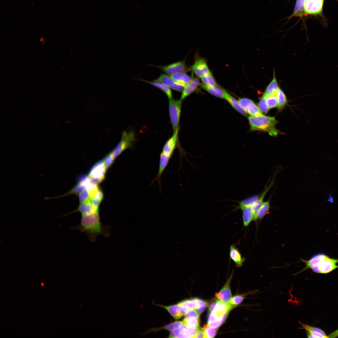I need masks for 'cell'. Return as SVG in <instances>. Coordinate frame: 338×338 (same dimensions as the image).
I'll return each instance as SVG.
<instances>
[{
    "instance_id": "1",
    "label": "cell",
    "mask_w": 338,
    "mask_h": 338,
    "mask_svg": "<svg viewBox=\"0 0 338 338\" xmlns=\"http://www.w3.org/2000/svg\"><path fill=\"white\" fill-rule=\"evenodd\" d=\"M74 229L86 233L92 242L95 241L99 235L107 237L110 235L109 229L103 225L100 221L99 212L82 215L80 224Z\"/></svg>"
},
{
    "instance_id": "2",
    "label": "cell",
    "mask_w": 338,
    "mask_h": 338,
    "mask_svg": "<svg viewBox=\"0 0 338 338\" xmlns=\"http://www.w3.org/2000/svg\"><path fill=\"white\" fill-rule=\"evenodd\" d=\"M251 131H259L267 132L271 136H276L279 133L275 125L278 121L274 117L262 115L248 117Z\"/></svg>"
},
{
    "instance_id": "3",
    "label": "cell",
    "mask_w": 338,
    "mask_h": 338,
    "mask_svg": "<svg viewBox=\"0 0 338 338\" xmlns=\"http://www.w3.org/2000/svg\"><path fill=\"white\" fill-rule=\"evenodd\" d=\"M135 140V134L133 131H123L120 141L111 152L114 158L118 156L125 149L132 147Z\"/></svg>"
},
{
    "instance_id": "4",
    "label": "cell",
    "mask_w": 338,
    "mask_h": 338,
    "mask_svg": "<svg viewBox=\"0 0 338 338\" xmlns=\"http://www.w3.org/2000/svg\"><path fill=\"white\" fill-rule=\"evenodd\" d=\"M182 104L181 99L177 100L172 98L169 101V114L173 132L178 128Z\"/></svg>"
},
{
    "instance_id": "5",
    "label": "cell",
    "mask_w": 338,
    "mask_h": 338,
    "mask_svg": "<svg viewBox=\"0 0 338 338\" xmlns=\"http://www.w3.org/2000/svg\"><path fill=\"white\" fill-rule=\"evenodd\" d=\"M107 170L103 160H100L91 167L88 175L94 182L98 184L104 180Z\"/></svg>"
},
{
    "instance_id": "6",
    "label": "cell",
    "mask_w": 338,
    "mask_h": 338,
    "mask_svg": "<svg viewBox=\"0 0 338 338\" xmlns=\"http://www.w3.org/2000/svg\"><path fill=\"white\" fill-rule=\"evenodd\" d=\"M338 259L330 257L328 256L320 261L318 265L312 268V270L317 273L327 274L338 268L336 264Z\"/></svg>"
},
{
    "instance_id": "7",
    "label": "cell",
    "mask_w": 338,
    "mask_h": 338,
    "mask_svg": "<svg viewBox=\"0 0 338 338\" xmlns=\"http://www.w3.org/2000/svg\"><path fill=\"white\" fill-rule=\"evenodd\" d=\"M239 105L244 111L251 116H258L263 115L258 106L252 100L246 98L238 100Z\"/></svg>"
},
{
    "instance_id": "8",
    "label": "cell",
    "mask_w": 338,
    "mask_h": 338,
    "mask_svg": "<svg viewBox=\"0 0 338 338\" xmlns=\"http://www.w3.org/2000/svg\"><path fill=\"white\" fill-rule=\"evenodd\" d=\"M169 75L173 74L185 73L187 71L185 60L176 62L165 66H156Z\"/></svg>"
},
{
    "instance_id": "9",
    "label": "cell",
    "mask_w": 338,
    "mask_h": 338,
    "mask_svg": "<svg viewBox=\"0 0 338 338\" xmlns=\"http://www.w3.org/2000/svg\"><path fill=\"white\" fill-rule=\"evenodd\" d=\"M187 71H192L200 78L210 71L205 60L202 58L196 59L193 65L187 69Z\"/></svg>"
},
{
    "instance_id": "10",
    "label": "cell",
    "mask_w": 338,
    "mask_h": 338,
    "mask_svg": "<svg viewBox=\"0 0 338 338\" xmlns=\"http://www.w3.org/2000/svg\"><path fill=\"white\" fill-rule=\"evenodd\" d=\"M77 181L84 186L88 191L90 198L92 197L100 189L98 184L94 182L90 179L89 175L82 174L78 176Z\"/></svg>"
},
{
    "instance_id": "11",
    "label": "cell",
    "mask_w": 338,
    "mask_h": 338,
    "mask_svg": "<svg viewBox=\"0 0 338 338\" xmlns=\"http://www.w3.org/2000/svg\"><path fill=\"white\" fill-rule=\"evenodd\" d=\"M154 80L161 83L170 88L179 92H182L186 86L176 82L170 78L169 75L164 74H161Z\"/></svg>"
},
{
    "instance_id": "12",
    "label": "cell",
    "mask_w": 338,
    "mask_h": 338,
    "mask_svg": "<svg viewBox=\"0 0 338 338\" xmlns=\"http://www.w3.org/2000/svg\"><path fill=\"white\" fill-rule=\"evenodd\" d=\"M179 128L173 132L172 136L165 143L161 152L172 157L174 151L176 147L178 141Z\"/></svg>"
},
{
    "instance_id": "13",
    "label": "cell",
    "mask_w": 338,
    "mask_h": 338,
    "mask_svg": "<svg viewBox=\"0 0 338 338\" xmlns=\"http://www.w3.org/2000/svg\"><path fill=\"white\" fill-rule=\"evenodd\" d=\"M232 275L227 280L225 285L215 296L218 300L225 303L229 304L232 297L231 293L230 288V284Z\"/></svg>"
},
{
    "instance_id": "14",
    "label": "cell",
    "mask_w": 338,
    "mask_h": 338,
    "mask_svg": "<svg viewBox=\"0 0 338 338\" xmlns=\"http://www.w3.org/2000/svg\"><path fill=\"white\" fill-rule=\"evenodd\" d=\"M299 323L302 326L300 329H304L306 330L308 338H329L328 336H327L322 330L318 328L303 324L301 322H299Z\"/></svg>"
},
{
    "instance_id": "15",
    "label": "cell",
    "mask_w": 338,
    "mask_h": 338,
    "mask_svg": "<svg viewBox=\"0 0 338 338\" xmlns=\"http://www.w3.org/2000/svg\"><path fill=\"white\" fill-rule=\"evenodd\" d=\"M229 256L236 266L238 267L242 266L245 260V258L242 257L238 249L234 244L230 246Z\"/></svg>"
},
{
    "instance_id": "16",
    "label": "cell",
    "mask_w": 338,
    "mask_h": 338,
    "mask_svg": "<svg viewBox=\"0 0 338 338\" xmlns=\"http://www.w3.org/2000/svg\"><path fill=\"white\" fill-rule=\"evenodd\" d=\"M200 84L198 78H192L191 82L185 86L182 91L181 99L182 100L189 96L196 90Z\"/></svg>"
},
{
    "instance_id": "17",
    "label": "cell",
    "mask_w": 338,
    "mask_h": 338,
    "mask_svg": "<svg viewBox=\"0 0 338 338\" xmlns=\"http://www.w3.org/2000/svg\"><path fill=\"white\" fill-rule=\"evenodd\" d=\"M75 212H79L81 213L82 215H83L89 214L99 212L96 211L95 209L91 203L90 200L88 202L80 203L77 209L75 211L65 214L60 217Z\"/></svg>"
},
{
    "instance_id": "18",
    "label": "cell",
    "mask_w": 338,
    "mask_h": 338,
    "mask_svg": "<svg viewBox=\"0 0 338 338\" xmlns=\"http://www.w3.org/2000/svg\"><path fill=\"white\" fill-rule=\"evenodd\" d=\"M224 99L237 112L245 116H247V114L242 108L239 103L235 98L231 95L224 90Z\"/></svg>"
},
{
    "instance_id": "19",
    "label": "cell",
    "mask_w": 338,
    "mask_h": 338,
    "mask_svg": "<svg viewBox=\"0 0 338 338\" xmlns=\"http://www.w3.org/2000/svg\"><path fill=\"white\" fill-rule=\"evenodd\" d=\"M200 85L202 88L211 95L220 98L224 99V89L218 86H209L202 83Z\"/></svg>"
},
{
    "instance_id": "20",
    "label": "cell",
    "mask_w": 338,
    "mask_h": 338,
    "mask_svg": "<svg viewBox=\"0 0 338 338\" xmlns=\"http://www.w3.org/2000/svg\"><path fill=\"white\" fill-rule=\"evenodd\" d=\"M172 157L161 152L160 158L159 167L157 174L156 177V180L159 181L160 183L161 176L167 166L169 161Z\"/></svg>"
},
{
    "instance_id": "21",
    "label": "cell",
    "mask_w": 338,
    "mask_h": 338,
    "mask_svg": "<svg viewBox=\"0 0 338 338\" xmlns=\"http://www.w3.org/2000/svg\"><path fill=\"white\" fill-rule=\"evenodd\" d=\"M274 180H272L268 187H266L263 192L260 194L258 200L253 203L251 206V208L253 213L254 215H257L258 211L263 203L264 197L273 185Z\"/></svg>"
},
{
    "instance_id": "22",
    "label": "cell",
    "mask_w": 338,
    "mask_h": 338,
    "mask_svg": "<svg viewBox=\"0 0 338 338\" xmlns=\"http://www.w3.org/2000/svg\"><path fill=\"white\" fill-rule=\"evenodd\" d=\"M279 89L274 71L273 79L266 87L263 95L265 96L276 95Z\"/></svg>"
},
{
    "instance_id": "23",
    "label": "cell",
    "mask_w": 338,
    "mask_h": 338,
    "mask_svg": "<svg viewBox=\"0 0 338 338\" xmlns=\"http://www.w3.org/2000/svg\"><path fill=\"white\" fill-rule=\"evenodd\" d=\"M169 76L176 82L185 86L189 83L192 79L185 73H176L170 75Z\"/></svg>"
},
{
    "instance_id": "24",
    "label": "cell",
    "mask_w": 338,
    "mask_h": 338,
    "mask_svg": "<svg viewBox=\"0 0 338 338\" xmlns=\"http://www.w3.org/2000/svg\"><path fill=\"white\" fill-rule=\"evenodd\" d=\"M86 190L85 188L81 184L77 183L68 192L63 194L53 197H47L44 198L45 200L56 199L66 196L71 194H80L81 192Z\"/></svg>"
},
{
    "instance_id": "25",
    "label": "cell",
    "mask_w": 338,
    "mask_h": 338,
    "mask_svg": "<svg viewBox=\"0 0 338 338\" xmlns=\"http://www.w3.org/2000/svg\"><path fill=\"white\" fill-rule=\"evenodd\" d=\"M158 305L166 310L175 320H177L182 316L180 313V306L178 303L169 306Z\"/></svg>"
},
{
    "instance_id": "26",
    "label": "cell",
    "mask_w": 338,
    "mask_h": 338,
    "mask_svg": "<svg viewBox=\"0 0 338 338\" xmlns=\"http://www.w3.org/2000/svg\"><path fill=\"white\" fill-rule=\"evenodd\" d=\"M141 80L160 89L166 94L169 100L172 98V92L170 89L164 84L154 80L149 81L143 79Z\"/></svg>"
},
{
    "instance_id": "27",
    "label": "cell",
    "mask_w": 338,
    "mask_h": 338,
    "mask_svg": "<svg viewBox=\"0 0 338 338\" xmlns=\"http://www.w3.org/2000/svg\"><path fill=\"white\" fill-rule=\"evenodd\" d=\"M233 306L229 303H226L218 300L216 301V303L213 312L219 314L229 312L233 308Z\"/></svg>"
},
{
    "instance_id": "28",
    "label": "cell",
    "mask_w": 338,
    "mask_h": 338,
    "mask_svg": "<svg viewBox=\"0 0 338 338\" xmlns=\"http://www.w3.org/2000/svg\"><path fill=\"white\" fill-rule=\"evenodd\" d=\"M182 324L183 322L182 321H175L160 328L150 329L147 331L146 333H148L151 332H156L160 330H165L171 331L175 329L179 328Z\"/></svg>"
},
{
    "instance_id": "29",
    "label": "cell",
    "mask_w": 338,
    "mask_h": 338,
    "mask_svg": "<svg viewBox=\"0 0 338 338\" xmlns=\"http://www.w3.org/2000/svg\"><path fill=\"white\" fill-rule=\"evenodd\" d=\"M242 210L243 225L244 226L247 227L254 219L253 213L250 207H245Z\"/></svg>"
},
{
    "instance_id": "30",
    "label": "cell",
    "mask_w": 338,
    "mask_h": 338,
    "mask_svg": "<svg viewBox=\"0 0 338 338\" xmlns=\"http://www.w3.org/2000/svg\"><path fill=\"white\" fill-rule=\"evenodd\" d=\"M306 0H297L294 11L291 17L301 16L305 15V4Z\"/></svg>"
},
{
    "instance_id": "31",
    "label": "cell",
    "mask_w": 338,
    "mask_h": 338,
    "mask_svg": "<svg viewBox=\"0 0 338 338\" xmlns=\"http://www.w3.org/2000/svg\"><path fill=\"white\" fill-rule=\"evenodd\" d=\"M103 196L102 191L100 189L90 199V201L92 206L97 212H99V206L103 199Z\"/></svg>"
},
{
    "instance_id": "32",
    "label": "cell",
    "mask_w": 338,
    "mask_h": 338,
    "mask_svg": "<svg viewBox=\"0 0 338 338\" xmlns=\"http://www.w3.org/2000/svg\"><path fill=\"white\" fill-rule=\"evenodd\" d=\"M260 195H254L245 198L239 202V208L241 210L245 207H250L259 199Z\"/></svg>"
},
{
    "instance_id": "33",
    "label": "cell",
    "mask_w": 338,
    "mask_h": 338,
    "mask_svg": "<svg viewBox=\"0 0 338 338\" xmlns=\"http://www.w3.org/2000/svg\"><path fill=\"white\" fill-rule=\"evenodd\" d=\"M276 96L278 100V109L279 110H281L287 103L286 97L284 92L280 88Z\"/></svg>"
},
{
    "instance_id": "34",
    "label": "cell",
    "mask_w": 338,
    "mask_h": 338,
    "mask_svg": "<svg viewBox=\"0 0 338 338\" xmlns=\"http://www.w3.org/2000/svg\"><path fill=\"white\" fill-rule=\"evenodd\" d=\"M270 201L269 199L264 202L258 213L257 219L261 220L268 213L270 207Z\"/></svg>"
},
{
    "instance_id": "35",
    "label": "cell",
    "mask_w": 338,
    "mask_h": 338,
    "mask_svg": "<svg viewBox=\"0 0 338 338\" xmlns=\"http://www.w3.org/2000/svg\"><path fill=\"white\" fill-rule=\"evenodd\" d=\"M200 78L202 83L205 84L209 86H218L211 71Z\"/></svg>"
},
{
    "instance_id": "36",
    "label": "cell",
    "mask_w": 338,
    "mask_h": 338,
    "mask_svg": "<svg viewBox=\"0 0 338 338\" xmlns=\"http://www.w3.org/2000/svg\"><path fill=\"white\" fill-rule=\"evenodd\" d=\"M228 312H224L220 314L219 319L214 322H208L207 325L211 327L218 328L225 321L228 316Z\"/></svg>"
},
{
    "instance_id": "37",
    "label": "cell",
    "mask_w": 338,
    "mask_h": 338,
    "mask_svg": "<svg viewBox=\"0 0 338 338\" xmlns=\"http://www.w3.org/2000/svg\"><path fill=\"white\" fill-rule=\"evenodd\" d=\"M324 0H314L310 14H317L320 13L322 8Z\"/></svg>"
},
{
    "instance_id": "38",
    "label": "cell",
    "mask_w": 338,
    "mask_h": 338,
    "mask_svg": "<svg viewBox=\"0 0 338 338\" xmlns=\"http://www.w3.org/2000/svg\"><path fill=\"white\" fill-rule=\"evenodd\" d=\"M183 323L187 326L198 328L200 325L199 318L192 317L188 318H184L182 320Z\"/></svg>"
},
{
    "instance_id": "39",
    "label": "cell",
    "mask_w": 338,
    "mask_h": 338,
    "mask_svg": "<svg viewBox=\"0 0 338 338\" xmlns=\"http://www.w3.org/2000/svg\"><path fill=\"white\" fill-rule=\"evenodd\" d=\"M204 333V338H213L214 337L217 332L216 328L209 327L207 325H205L202 328Z\"/></svg>"
},
{
    "instance_id": "40",
    "label": "cell",
    "mask_w": 338,
    "mask_h": 338,
    "mask_svg": "<svg viewBox=\"0 0 338 338\" xmlns=\"http://www.w3.org/2000/svg\"><path fill=\"white\" fill-rule=\"evenodd\" d=\"M258 107L262 113H267L269 109L266 102V97L264 95L258 104Z\"/></svg>"
},
{
    "instance_id": "41",
    "label": "cell",
    "mask_w": 338,
    "mask_h": 338,
    "mask_svg": "<svg viewBox=\"0 0 338 338\" xmlns=\"http://www.w3.org/2000/svg\"><path fill=\"white\" fill-rule=\"evenodd\" d=\"M197 304L196 310L197 312L200 314H201L207 307V303L201 299L195 298L193 299Z\"/></svg>"
},
{
    "instance_id": "42",
    "label": "cell",
    "mask_w": 338,
    "mask_h": 338,
    "mask_svg": "<svg viewBox=\"0 0 338 338\" xmlns=\"http://www.w3.org/2000/svg\"><path fill=\"white\" fill-rule=\"evenodd\" d=\"M179 328L180 333L178 338H191L188 327L186 325L183 323Z\"/></svg>"
},
{
    "instance_id": "43",
    "label": "cell",
    "mask_w": 338,
    "mask_h": 338,
    "mask_svg": "<svg viewBox=\"0 0 338 338\" xmlns=\"http://www.w3.org/2000/svg\"><path fill=\"white\" fill-rule=\"evenodd\" d=\"M265 96L267 103L269 108H273L277 106L278 100L276 95Z\"/></svg>"
},
{
    "instance_id": "44",
    "label": "cell",
    "mask_w": 338,
    "mask_h": 338,
    "mask_svg": "<svg viewBox=\"0 0 338 338\" xmlns=\"http://www.w3.org/2000/svg\"><path fill=\"white\" fill-rule=\"evenodd\" d=\"M178 303L186 306L189 310H195L197 308V304L193 299L186 300Z\"/></svg>"
},
{
    "instance_id": "45",
    "label": "cell",
    "mask_w": 338,
    "mask_h": 338,
    "mask_svg": "<svg viewBox=\"0 0 338 338\" xmlns=\"http://www.w3.org/2000/svg\"><path fill=\"white\" fill-rule=\"evenodd\" d=\"M114 160L115 159L111 152L107 154L105 156L103 160L107 170L112 165Z\"/></svg>"
},
{
    "instance_id": "46",
    "label": "cell",
    "mask_w": 338,
    "mask_h": 338,
    "mask_svg": "<svg viewBox=\"0 0 338 338\" xmlns=\"http://www.w3.org/2000/svg\"><path fill=\"white\" fill-rule=\"evenodd\" d=\"M90 200V197L87 190H84L79 195V201L80 203L88 202Z\"/></svg>"
},
{
    "instance_id": "47",
    "label": "cell",
    "mask_w": 338,
    "mask_h": 338,
    "mask_svg": "<svg viewBox=\"0 0 338 338\" xmlns=\"http://www.w3.org/2000/svg\"><path fill=\"white\" fill-rule=\"evenodd\" d=\"M244 298V295H237L231 298L229 304L233 305L239 304L243 300Z\"/></svg>"
},
{
    "instance_id": "48",
    "label": "cell",
    "mask_w": 338,
    "mask_h": 338,
    "mask_svg": "<svg viewBox=\"0 0 338 338\" xmlns=\"http://www.w3.org/2000/svg\"><path fill=\"white\" fill-rule=\"evenodd\" d=\"M220 319V314L215 312H212L209 313L207 315L208 322H213L216 321Z\"/></svg>"
},
{
    "instance_id": "49",
    "label": "cell",
    "mask_w": 338,
    "mask_h": 338,
    "mask_svg": "<svg viewBox=\"0 0 338 338\" xmlns=\"http://www.w3.org/2000/svg\"><path fill=\"white\" fill-rule=\"evenodd\" d=\"M200 314L195 310H189L185 315V318H188L192 317H195L197 318H199Z\"/></svg>"
},
{
    "instance_id": "50",
    "label": "cell",
    "mask_w": 338,
    "mask_h": 338,
    "mask_svg": "<svg viewBox=\"0 0 338 338\" xmlns=\"http://www.w3.org/2000/svg\"><path fill=\"white\" fill-rule=\"evenodd\" d=\"M314 0H306L305 4V11L306 13L310 14Z\"/></svg>"
},
{
    "instance_id": "51",
    "label": "cell",
    "mask_w": 338,
    "mask_h": 338,
    "mask_svg": "<svg viewBox=\"0 0 338 338\" xmlns=\"http://www.w3.org/2000/svg\"><path fill=\"white\" fill-rule=\"evenodd\" d=\"M180 333L179 328L175 329L171 331L168 337L178 338Z\"/></svg>"
},
{
    "instance_id": "52",
    "label": "cell",
    "mask_w": 338,
    "mask_h": 338,
    "mask_svg": "<svg viewBox=\"0 0 338 338\" xmlns=\"http://www.w3.org/2000/svg\"><path fill=\"white\" fill-rule=\"evenodd\" d=\"M178 303L180 306V311L181 314L182 316L185 315L189 310L186 306Z\"/></svg>"
},
{
    "instance_id": "53",
    "label": "cell",
    "mask_w": 338,
    "mask_h": 338,
    "mask_svg": "<svg viewBox=\"0 0 338 338\" xmlns=\"http://www.w3.org/2000/svg\"><path fill=\"white\" fill-rule=\"evenodd\" d=\"M196 338H204V333L203 330L199 329L198 330Z\"/></svg>"
},
{
    "instance_id": "54",
    "label": "cell",
    "mask_w": 338,
    "mask_h": 338,
    "mask_svg": "<svg viewBox=\"0 0 338 338\" xmlns=\"http://www.w3.org/2000/svg\"><path fill=\"white\" fill-rule=\"evenodd\" d=\"M329 338H336L338 337V329L328 335Z\"/></svg>"
},
{
    "instance_id": "55",
    "label": "cell",
    "mask_w": 338,
    "mask_h": 338,
    "mask_svg": "<svg viewBox=\"0 0 338 338\" xmlns=\"http://www.w3.org/2000/svg\"><path fill=\"white\" fill-rule=\"evenodd\" d=\"M216 302H214L210 304L209 307V310L211 312H213L215 307Z\"/></svg>"
},
{
    "instance_id": "56",
    "label": "cell",
    "mask_w": 338,
    "mask_h": 338,
    "mask_svg": "<svg viewBox=\"0 0 338 338\" xmlns=\"http://www.w3.org/2000/svg\"><path fill=\"white\" fill-rule=\"evenodd\" d=\"M328 201L329 202L332 203L334 201V198L331 195H330L328 197Z\"/></svg>"
},
{
    "instance_id": "57",
    "label": "cell",
    "mask_w": 338,
    "mask_h": 338,
    "mask_svg": "<svg viewBox=\"0 0 338 338\" xmlns=\"http://www.w3.org/2000/svg\"><path fill=\"white\" fill-rule=\"evenodd\" d=\"M41 285L42 286H44V283H41Z\"/></svg>"
}]
</instances>
